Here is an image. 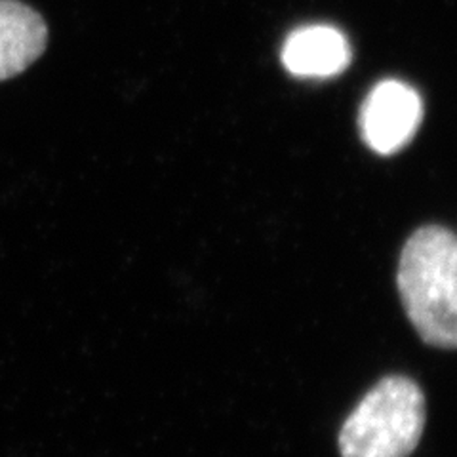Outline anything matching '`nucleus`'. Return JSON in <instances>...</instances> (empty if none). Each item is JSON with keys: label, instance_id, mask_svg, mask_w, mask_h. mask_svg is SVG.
I'll return each instance as SVG.
<instances>
[{"label": "nucleus", "instance_id": "7ed1b4c3", "mask_svg": "<svg viewBox=\"0 0 457 457\" xmlns=\"http://www.w3.org/2000/svg\"><path fill=\"white\" fill-rule=\"evenodd\" d=\"M423 120V102L410 84L383 80L364 99L359 128L366 145L379 154L406 147Z\"/></svg>", "mask_w": 457, "mask_h": 457}, {"label": "nucleus", "instance_id": "f03ea898", "mask_svg": "<svg viewBox=\"0 0 457 457\" xmlns=\"http://www.w3.org/2000/svg\"><path fill=\"white\" fill-rule=\"evenodd\" d=\"M427 404L420 385L387 376L353 408L339 431L341 457H410L425 431Z\"/></svg>", "mask_w": 457, "mask_h": 457}, {"label": "nucleus", "instance_id": "20e7f679", "mask_svg": "<svg viewBox=\"0 0 457 457\" xmlns=\"http://www.w3.org/2000/svg\"><path fill=\"white\" fill-rule=\"evenodd\" d=\"M347 37L332 25H305L284 40L280 60L284 69L299 79H330L351 63Z\"/></svg>", "mask_w": 457, "mask_h": 457}, {"label": "nucleus", "instance_id": "39448f33", "mask_svg": "<svg viewBox=\"0 0 457 457\" xmlns=\"http://www.w3.org/2000/svg\"><path fill=\"white\" fill-rule=\"evenodd\" d=\"M48 27L20 0H0V82L21 75L45 54Z\"/></svg>", "mask_w": 457, "mask_h": 457}, {"label": "nucleus", "instance_id": "f257e3e1", "mask_svg": "<svg viewBox=\"0 0 457 457\" xmlns=\"http://www.w3.org/2000/svg\"><path fill=\"white\" fill-rule=\"evenodd\" d=\"M396 286L406 317L427 345L457 349V235L425 225L400 252Z\"/></svg>", "mask_w": 457, "mask_h": 457}]
</instances>
